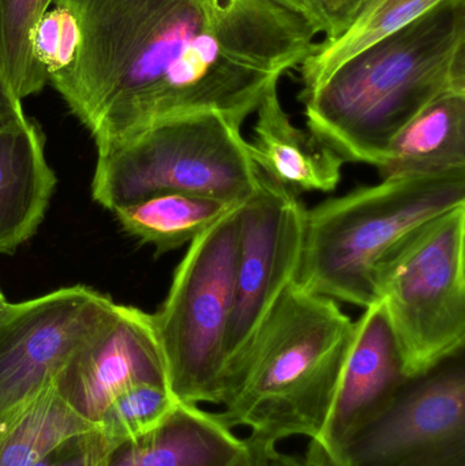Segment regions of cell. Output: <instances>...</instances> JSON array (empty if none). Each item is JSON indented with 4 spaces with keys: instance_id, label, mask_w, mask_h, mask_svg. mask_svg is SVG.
<instances>
[{
    "instance_id": "1",
    "label": "cell",
    "mask_w": 465,
    "mask_h": 466,
    "mask_svg": "<svg viewBox=\"0 0 465 466\" xmlns=\"http://www.w3.org/2000/svg\"><path fill=\"white\" fill-rule=\"evenodd\" d=\"M78 16L74 67L48 84L96 147L164 120L218 114L234 127L324 35L276 0H52Z\"/></svg>"
},
{
    "instance_id": "2",
    "label": "cell",
    "mask_w": 465,
    "mask_h": 466,
    "mask_svg": "<svg viewBox=\"0 0 465 466\" xmlns=\"http://www.w3.org/2000/svg\"><path fill=\"white\" fill-rule=\"evenodd\" d=\"M448 95H465V0H444L349 57L302 103L319 141L379 168L400 131Z\"/></svg>"
},
{
    "instance_id": "3",
    "label": "cell",
    "mask_w": 465,
    "mask_h": 466,
    "mask_svg": "<svg viewBox=\"0 0 465 466\" xmlns=\"http://www.w3.org/2000/svg\"><path fill=\"white\" fill-rule=\"evenodd\" d=\"M354 339L338 301L292 282L224 382L218 418L278 445L316 440L329 416Z\"/></svg>"
},
{
    "instance_id": "4",
    "label": "cell",
    "mask_w": 465,
    "mask_h": 466,
    "mask_svg": "<svg viewBox=\"0 0 465 466\" xmlns=\"http://www.w3.org/2000/svg\"><path fill=\"white\" fill-rule=\"evenodd\" d=\"M465 207V168L382 179L306 213L295 281L335 301L370 306L379 258L426 221Z\"/></svg>"
},
{
    "instance_id": "5",
    "label": "cell",
    "mask_w": 465,
    "mask_h": 466,
    "mask_svg": "<svg viewBox=\"0 0 465 466\" xmlns=\"http://www.w3.org/2000/svg\"><path fill=\"white\" fill-rule=\"evenodd\" d=\"M258 177L239 128L218 114L190 115L97 147L92 197L109 212L161 193L238 205Z\"/></svg>"
},
{
    "instance_id": "6",
    "label": "cell",
    "mask_w": 465,
    "mask_h": 466,
    "mask_svg": "<svg viewBox=\"0 0 465 466\" xmlns=\"http://www.w3.org/2000/svg\"><path fill=\"white\" fill-rule=\"evenodd\" d=\"M465 207L396 241L376 263L382 301L409 378L464 352Z\"/></svg>"
},
{
    "instance_id": "7",
    "label": "cell",
    "mask_w": 465,
    "mask_h": 466,
    "mask_svg": "<svg viewBox=\"0 0 465 466\" xmlns=\"http://www.w3.org/2000/svg\"><path fill=\"white\" fill-rule=\"evenodd\" d=\"M239 205L191 241L166 300L152 314L168 388L179 402L220 404L234 303Z\"/></svg>"
},
{
    "instance_id": "8",
    "label": "cell",
    "mask_w": 465,
    "mask_h": 466,
    "mask_svg": "<svg viewBox=\"0 0 465 466\" xmlns=\"http://www.w3.org/2000/svg\"><path fill=\"white\" fill-rule=\"evenodd\" d=\"M311 466H465L464 352L409 382Z\"/></svg>"
},
{
    "instance_id": "9",
    "label": "cell",
    "mask_w": 465,
    "mask_h": 466,
    "mask_svg": "<svg viewBox=\"0 0 465 466\" xmlns=\"http://www.w3.org/2000/svg\"><path fill=\"white\" fill-rule=\"evenodd\" d=\"M116 306L84 285L8 304L0 315V432L54 383Z\"/></svg>"
},
{
    "instance_id": "10",
    "label": "cell",
    "mask_w": 465,
    "mask_h": 466,
    "mask_svg": "<svg viewBox=\"0 0 465 466\" xmlns=\"http://www.w3.org/2000/svg\"><path fill=\"white\" fill-rule=\"evenodd\" d=\"M306 213L308 209L298 194L261 171L258 187L239 205L234 303L227 329L224 382L248 352L284 290L297 279Z\"/></svg>"
},
{
    "instance_id": "11",
    "label": "cell",
    "mask_w": 465,
    "mask_h": 466,
    "mask_svg": "<svg viewBox=\"0 0 465 466\" xmlns=\"http://www.w3.org/2000/svg\"><path fill=\"white\" fill-rule=\"evenodd\" d=\"M54 385L82 418L96 426L106 407L128 389L168 388L153 315L117 304L111 319L71 356Z\"/></svg>"
},
{
    "instance_id": "12",
    "label": "cell",
    "mask_w": 465,
    "mask_h": 466,
    "mask_svg": "<svg viewBox=\"0 0 465 466\" xmlns=\"http://www.w3.org/2000/svg\"><path fill=\"white\" fill-rule=\"evenodd\" d=\"M403 358L384 304L376 299L354 322V339L329 416L305 460L317 461L384 407L407 382Z\"/></svg>"
},
{
    "instance_id": "13",
    "label": "cell",
    "mask_w": 465,
    "mask_h": 466,
    "mask_svg": "<svg viewBox=\"0 0 465 466\" xmlns=\"http://www.w3.org/2000/svg\"><path fill=\"white\" fill-rule=\"evenodd\" d=\"M253 138L248 142L254 166L292 193H329L341 180L346 161L308 130L292 123L272 85L257 106Z\"/></svg>"
},
{
    "instance_id": "14",
    "label": "cell",
    "mask_w": 465,
    "mask_h": 466,
    "mask_svg": "<svg viewBox=\"0 0 465 466\" xmlns=\"http://www.w3.org/2000/svg\"><path fill=\"white\" fill-rule=\"evenodd\" d=\"M248 438L237 437L217 413L179 402L142 437L122 443L104 466H248Z\"/></svg>"
},
{
    "instance_id": "15",
    "label": "cell",
    "mask_w": 465,
    "mask_h": 466,
    "mask_svg": "<svg viewBox=\"0 0 465 466\" xmlns=\"http://www.w3.org/2000/svg\"><path fill=\"white\" fill-rule=\"evenodd\" d=\"M56 182L35 120L0 130V254H14L35 235Z\"/></svg>"
},
{
    "instance_id": "16",
    "label": "cell",
    "mask_w": 465,
    "mask_h": 466,
    "mask_svg": "<svg viewBox=\"0 0 465 466\" xmlns=\"http://www.w3.org/2000/svg\"><path fill=\"white\" fill-rule=\"evenodd\" d=\"M465 168V95H448L423 109L400 131L382 179Z\"/></svg>"
},
{
    "instance_id": "17",
    "label": "cell",
    "mask_w": 465,
    "mask_h": 466,
    "mask_svg": "<svg viewBox=\"0 0 465 466\" xmlns=\"http://www.w3.org/2000/svg\"><path fill=\"white\" fill-rule=\"evenodd\" d=\"M444 0H362L338 35L324 37L297 68L302 92L310 96L336 68L363 49L399 32Z\"/></svg>"
},
{
    "instance_id": "18",
    "label": "cell",
    "mask_w": 465,
    "mask_h": 466,
    "mask_svg": "<svg viewBox=\"0 0 465 466\" xmlns=\"http://www.w3.org/2000/svg\"><path fill=\"white\" fill-rule=\"evenodd\" d=\"M234 207L193 194L161 193L112 213L123 231L160 255L191 243Z\"/></svg>"
},
{
    "instance_id": "19",
    "label": "cell",
    "mask_w": 465,
    "mask_h": 466,
    "mask_svg": "<svg viewBox=\"0 0 465 466\" xmlns=\"http://www.w3.org/2000/svg\"><path fill=\"white\" fill-rule=\"evenodd\" d=\"M96 427L52 383L0 432V466H35L66 441Z\"/></svg>"
},
{
    "instance_id": "20",
    "label": "cell",
    "mask_w": 465,
    "mask_h": 466,
    "mask_svg": "<svg viewBox=\"0 0 465 466\" xmlns=\"http://www.w3.org/2000/svg\"><path fill=\"white\" fill-rule=\"evenodd\" d=\"M52 0H0V62L19 100L48 84L33 54V35Z\"/></svg>"
},
{
    "instance_id": "21",
    "label": "cell",
    "mask_w": 465,
    "mask_h": 466,
    "mask_svg": "<svg viewBox=\"0 0 465 466\" xmlns=\"http://www.w3.org/2000/svg\"><path fill=\"white\" fill-rule=\"evenodd\" d=\"M177 404L179 401L166 386H134L106 407L97 427L108 440L120 446L160 426Z\"/></svg>"
},
{
    "instance_id": "22",
    "label": "cell",
    "mask_w": 465,
    "mask_h": 466,
    "mask_svg": "<svg viewBox=\"0 0 465 466\" xmlns=\"http://www.w3.org/2000/svg\"><path fill=\"white\" fill-rule=\"evenodd\" d=\"M78 16L65 5H52L41 15L33 35V54L48 82L70 71L81 51Z\"/></svg>"
},
{
    "instance_id": "23",
    "label": "cell",
    "mask_w": 465,
    "mask_h": 466,
    "mask_svg": "<svg viewBox=\"0 0 465 466\" xmlns=\"http://www.w3.org/2000/svg\"><path fill=\"white\" fill-rule=\"evenodd\" d=\"M116 448L119 446L96 427L66 441L35 466H104Z\"/></svg>"
},
{
    "instance_id": "24",
    "label": "cell",
    "mask_w": 465,
    "mask_h": 466,
    "mask_svg": "<svg viewBox=\"0 0 465 466\" xmlns=\"http://www.w3.org/2000/svg\"><path fill=\"white\" fill-rule=\"evenodd\" d=\"M325 27V37L340 33L347 26L362 0H311Z\"/></svg>"
},
{
    "instance_id": "25",
    "label": "cell",
    "mask_w": 465,
    "mask_h": 466,
    "mask_svg": "<svg viewBox=\"0 0 465 466\" xmlns=\"http://www.w3.org/2000/svg\"><path fill=\"white\" fill-rule=\"evenodd\" d=\"M248 442L251 451L250 466H311L305 459L278 451L276 443L250 437L248 438Z\"/></svg>"
},
{
    "instance_id": "26",
    "label": "cell",
    "mask_w": 465,
    "mask_h": 466,
    "mask_svg": "<svg viewBox=\"0 0 465 466\" xmlns=\"http://www.w3.org/2000/svg\"><path fill=\"white\" fill-rule=\"evenodd\" d=\"M25 120L27 116L22 108V101L11 89L0 62V130L21 125Z\"/></svg>"
},
{
    "instance_id": "27",
    "label": "cell",
    "mask_w": 465,
    "mask_h": 466,
    "mask_svg": "<svg viewBox=\"0 0 465 466\" xmlns=\"http://www.w3.org/2000/svg\"><path fill=\"white\" fill-rule=\"evenodd\" d=\"M276 2H278V5L288 8V10L299 14V15L305 16V18L310 19V21L316 22L317 25L321 26L322 32H324L325 35L324 25H322L318 14L316 13V8H314L311 0H276Z\"/></svg>"
},
{
    "instance_id": "28",
    "label": "cell",
    "mask_w": 465,
    "mask_h": 466,
    "mask_svg": "<svg viewBox=\"0 0 465 466\" xmlns=\"http://www.w3.org/2000/svg\"><path fill=\"white\" fill-rule=\"evenodd\" d=\"M8 304L10 303H8L7 299H5V293L0 289V315L7 309Z\"/></svg>"
},
{
    "instance_id": "29",
    "label": "cell",
    "mask_w": 465,
    "mask_h": 466,
    "mask_svg": "<svg viewBox=\"0 0 465 466\" xmlns=\"http://www.w3.org/2000/svg\"><path fill=\"white\" fill-rule=\"evenodd\" d=\"M250 459H251V457H250ZM248 466H250V462H248Z\"/></svg>"
}]
</instances>
